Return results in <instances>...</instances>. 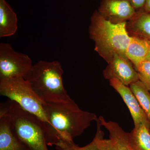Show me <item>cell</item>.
<instances>
[{"instance_id":"1","label":"cell","mask_w":150,"mask_h":150,"mask_svg":"<svg viewBox=\"0 0 150 150\" xmlns=\"http://www.w3.org/2000/svg\"><path fill=\"white\" fill-rule=\"evenodd\" d=\"M49 122L45 133L47 145L55 146L60 141H73L98 120L96 114L81 109L73 100L69 102L43 104Z\"/></svg>"},{"instance_id":"2","label":"cell","mask_w":150,"mask_h":150,"mask_svg":"<svg viewBox=\"0 0 150 150\" xmlns=\"http://www.w3.org/2000/svg\"><path fill=\"white\" fill-rule=\"evenodd\" d=\"M127 22L112 23L105 19L98 10L94 11L89 26V37L95 42V51L109 64L114 54L124 58L131 40L127 31Z\"/></svg>"},{"instance_id":"3","label":"cell","mask_w":150,"mask_h":150,"mask_svg":"<svg viewBox=\"0 0 150 150\" xmlns=\"http://www.w3.org/2000/svg\"><path fill=\"white\" fill-rule=\"evenodd\" d=\"M62 66L58 61L40 60L33 66L25 79L43 102H69L70 98L64 87Z\"/></svg>"},{"instance_id":"4","label":"cell","mask_w":150,"mask_h":150,"mask_svg":"<svg viewBox=\"0 0 150 150\" xmlns=\"http://www.w3.org/2000/svg\"><path fill=\"white\" fill-rule=\"evenodd\" d=\"M1 104L10 115L14 133L28 149L48 150L43 125L38 118L13 100Z\"/></svg>"},{"instance_id":"5","label":"cell","mask_w":150,"mask_h":150,"mask_svg":"<svg viewBox=\"0 0 150 150\" xmlns=\"http://www.w3.org/2000/svg\"><path fill=\"white\" fill-rule=\"evenodd\" d=\"M0 94L13 100L23 110L38 118L43 124L44 133L48 130L49 122L43 102L33 91L23 78L0 79Z\"/></svg>"},{"instance_id":"6","label":"cell","mask_w":150,"mask_h":150,"mask_svg":"<svg viewBox=\"0 0 150 150\" xmlns=\"http://www.w3.org/2000/svg\"><path fill=\"white\" fill-rule=\"evenodd\" d=\"M33 66L29 56L16 51L9 43L0 44V79H24Z\"/></svg>"},{"instance_id":"7","label":"cell","mask_w":150,"mask_h":150,"mask_svg":"<svg viewBox=\"0 0 150 150\" xmlns=\"http://www.w3.org/2000/svg\"><path fill=\"white\" fill-rule=\"evenodd\" d=\"M128 59L114 54L111 62L103 70V76L110 80L116 79L126 86L139 80L137 70Z\"/></svg>"},{"instance_id":"8","label":"cell","mask_w":150,"mask_h":150,"mask_svg":"<svg viewBox=\"0 0 150 150\" xmlns=\"http://www.w3.org/2000/svg\"><path fill=\"white\" fill-rule=\"evenodd\" d=\"M98 11L105 19L115 24L129 21L137 13L128 0H102Z\"/></svg>"},{"instance_id":"9","label":"cell","mask_w":150,"mask_h":150,"mask_svg":"<svg viewBox=\"0 0 150 150\" xmlns=\"http://www.w3.org/2000/svg\"><path fill=\"white\" fill-rule=\"evenodd\" d=\"M109 83L120 95L129 108L134 121V126L145 124L150 128L146 116L130 88L116 79L110 80Z\"/></svg>"},{"instance_id":"10","label":"cell","mask_w":150,"mask_h":150,"mask_svg":"<svg viewBox=\"0 0 150 150\" xmlns=\"http://www.w3.org/2000/svg\"><path fill=\"white\" fill-rule=\"evenodd\" d=\"M0 150H29L14 133L10 115L0 105Z\"/></svg>"},{"instance_id":"11","label":"cell","mask_w":150,"mask_h":150,"mask_svg":"<svg viewBox=\"0 0 150 150\" xmlns=\"http://www.w3.org/2000/svg\"><path fill=\"white\" fill-rule=\"evenodd\" d=\"M16 13L6 0H0V38L15 34L18 28Z\"/></svg>"},{"instance_id":"12","label":"cell","mask_w":150,"mask_h":150,"mask_svg":"<svg viewBox=\"0 0 150 150\" xmlns=\"http://www.w3.org/2000/svg\"><path fill=\"white\" fill-rule=\"evenodd\" d=\"M101 126L107 129L109 133V138L113 142L117 150H133L129 138V133L124 131L115 122L105 121L103 116L98 118Z\"/></svg>"},{"instance_id":"13","label":"cell","mask_w":150,"mask_h":150,"mask_svg":"<svg viewBox=\"0 0 150 150\" xmlns=\"http://www.w3.org/2000/svg\"><path fill=\"white\" fill-rule=\"evenodd\" d=\"M127 31L129 35L138 36L150 40V13L142 10L127 22Z\"/></svg>"},{"instance_id":"14","label":"cell","mask_w":150,"mask_h":150,"mask_svg":"<svg viewBox=\"0 0 150 150\" xmlns=\"http://www.w3.org/2000/svg\"><path fill=\"white\" fill-rule=\"evenodd\" d=\"M150 40L136 36H131V40L126 50V56L135 66V69L147 55Z\"/></svg>"},{"instance_id":"15","label":"cell","mask_w":150,"mask_h":150,"mask_svg":"<svg viewBox=\"0 0 150 150\" xmlns=\"http://www.w3.org/2000/svg\"><path fill=\"white\" fill-rule=\"evenodd\" d=\"M129 138L133 150H150V128L146 124L134 126L129 133Z\"/></svg>"},{"instance_id":"16","label":"cell","mask_w":150,"mask_h":150,"mask_svg":"<svg viewBox=\"0 0 150 150\" xmlns=\"http://www.w3.org/2000/svg\"><path fill=\"white\" fill-rule=\"evenodd\" d=\"M134 95L137 98L141 107L144 112L150 124V93L147 88L139 80L129 85Z\"/></svg>"},{"instance_id":"17","label":"cell","mask_w":150,"mask_h":150,"mask_svg":"<svg viewBox=\"0 0 150 150\" xmlns=\"http://www.w3.org/2000/svg\"><path fill=\"white\" fill-rule=\"evenodd\" d=\"M57 150H98L95 139L83 147H80L74 141H60L55 145Z\"/></svg>"},{"instance_id":"18","label":"cell","mask_w":150,"mask_h":150,"mask_svg":"<svg viewBox=\"0 0 150 150\" xmlns=\"http://www.w3.org/2000/svg\"><path fill=\"white\" fill-rule=\"evenodd\" d=\"M96 122L97 123V128L94 139H95L98 150H117L113 142L110 139H103L104 133L101 130L100 127L101 126L98 120V118Z\"/></svg>"},{"instance_id":"19","label":"cell","mask_w":150,"mask_h":150,"mask_svg":"<svg viewBox=\"0 0 150 150\" xmlns=\"http://www.w3.org/2000/svg\"><path fill=\"white\" fill-rule=\"evenodd\" d=\"M139 80L146 86L150 91V62L144 61L136 69Z\"/></svg>"},{"instance_id":"20","label":"cell","mask_w":150,"mask_h":150,"mask_svg":"<svg viewBox=\"0 0 150 150\" xmlns=\"http://www.w3.org/2000/svg\"><path fill=\"white\" fill-rule=\"evenodd\" d=\"M131 6L136 11L142 10L144 9L146 0H128Z\"/></svg>"},{"instance_id":"21","label":"cell","mask_w":150,"mask_h":150,"mask_svg":"<svg viewBox=\"0 0 150 150\" xmlns=\"http://www.w3.org/2000/svg\"><path fill=\"white\" fill-rule=\"evenodd\" d=\"M143 10L146 12L150 13V0H146Z\"/></svg>"},{"instance_id":"22","label":"cell","mask_w":150,"mask_h":150,"mask_svg":"<svg viewBox=\"0 0 150 150\" xmlns=\"http://www.w3.org/2000/svg\"><path fill=\"white\" fill-rule=\"evenodd\" d=\"M145 61H147L150 62V44L149 46V51H148V53L146 57V59Z\"/></svg>"}]
</instances>
